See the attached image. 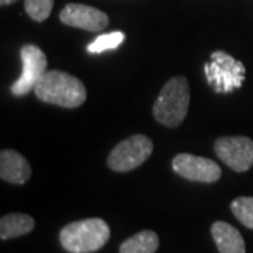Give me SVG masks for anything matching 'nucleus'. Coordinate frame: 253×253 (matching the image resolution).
Listing matches in <instances>:
<instances>
[{"label": "nucleus", "instance_id": "obj_7", "mask_svg": "<svg viewBox=\"0 0 253 253\" xmlns=\"http://www.w3.org/2000/svg\"><path fill=\"white\" fill-rule=\"evenodd\" d=\"M219 161L235 172H246L253 166V141L248 136H222L214 145Z\"/></svg>", "mask_w": 253, "mask_h": 253}, {"label": "nucleus", "instance_id": "obj_4", "mask_svg": "<svg viewBox=\"0 0 253 253\" xmlns=\"http://www.w3.org/2000/svg\"><path fill=\"white\" fill-rule=\"evenodd\" d=\"M204 72L208 84L217 93H231L244 84L246 69L244 63L231 55L215 51L204 65Z\"/></svg>", "mask_w": 253, "mask_h": 253}, {"label": "nucleus", "instance_id": "obj_14", "mask_svg": "<svg viewBox=\"0 0 253 253\" xmlns=\"http://www.w3.org/2000/svg\"><path fill=\"white\" fill-rule=\"evenodd\" d=\"M231 210L239 222L253 229V197H238L232 201Z\"/></svg>", "mask_w": 253, "mask_h": 253}, {"label": "nucleus", "instance_id": "obj_12", "mask_svg": "<svg viewBox=\"0 0 253 253\" xmlns=\"http://www.w3.org/2000/svg\"><path fill=\"white\" fill-rule=\"evenodd\" d=\"M36 226L33 217L27 214H7L0 219V238L3 241L30 234Z\"/></svg>", "mask_w": 253, "mask_h": 253}, {"label": "nucleus", "instance_id": "obj_9", "mask_svg": "<svg viewBox=\"0 0 253 253\" xmlns=\"http://www.w3.org/2000/svg\"><path fill=\"white\" fill-rule=\"evenodd\" d=\"M59 18L66 26L82 28L93 33L101 31L103 28L109 26V16L104 11L79 3L66 4L61 11Z\"/></svg>", "mask_w": 253, "mask_h": 253}, {"label": "nucleus", "instance_id": "obj_10", "mask_svg": "<svg viewBox=\"0 0 253 253\" xmlns=\"http://www.w3.org/2000/svg\"><path fill=\"white\" fill-rule=\"evenodd\" d=\"M0 177L13 184H24L31 177V166L23 155L3 149L0 152Z\"/></svg>", "mask_w": 253, "mask_h": 253}, {"label": "nucleus", "instance_id": "obj_15", "mask_svg": "<svg viewBox=\"0 0 253 253\" xmlns=\"http://www.w3.org/2000/svg\"><path fill=\"white\" fill-rule=\"evenodd\" d=\"M124 41V34L120 31H114L110 34L100 36L96 41H93L90 45L87 46V51L91 54H100L107 49H114L117 48L121 42Z\"/></svg>", "mask_w": 253, "mask_h": 253}, {"label": "nucleus", "instance_id": "obj_5", "mask_svg": "<svg viewBox=\"0 0 253 253\" xmlns=\"http://www.w3.org/2000/svg\"><path fill=\"white\" fill-rule=\"evenodd\" d=\"M154 144L146 135H132L114 146L107 158V165L114 172H129L141 166L152 155Z\"/></svg>", "mask_w": 253, "mask_h": 253}, {"label": "nucleus", "instance_id": "obj_13", "mask_svg": "<svg viewBox=\"0 0 253 253\" xmlns=\"http://www.w3.org/2000/svg\"><path fill=\"white\" fill-rule=\"evenodd\" d=\"M159 248V236L154 231H141L120 246V253H155Z\"/></svg>", "mask_w": 253, "mask_h": 253}, {"label": "nucleus", "instance_id": "obj_6", "mask_svg": "<svg viewBox=\"0 0 253 253\" xmlns=\"http://www.w3.org/2000/svg\"><path fill=\"white\" fill-rule=\"evenodd\" d=\"M23 72L17 81L11 86V93L14 96H24L28 91L34 90L37 83L42 79L46 72V55L37 45L27 44L20 51Z\"/></svg>", "mask_w": 253, "mask_h": 253}, {"label": "nucleus", "instance_id": "obj_2", "mask_svg": "<svg viewBox=\"0 0 253 253\" xmlns=\"http://www.w3.org/2000/svg\"><path fill=\"white\" fill-rule=\"evenodd\" d=\"M110 238V226L101 218H87L63 226L59 241L69 253H93L101 249Z\"/></svg>", "mask_w": 253, "mask_h": 253}, {"label": "nucleus", "instance_id": "obj_3", "mask_svg": "<svg viewBox=\"0 0 253 253\" xmlns=\"http://www.w3.org/2000/svg\"><path fill=\"white\" fill-rule=\"evenodd\" d=\"M190 104L189 82L183 76L172 78L162 87L154 104V117L166 126H180Z\"/></svg>", "mask_w": 253, "mask_h": 253}, {"label": "nucleus", "instance_id": "obj_8", "mask_svg": "<svg viewBox=\"0 0 253 253\" xmlns=\"http://www.w3.org/2000/svg\"><path fill=\"white\" fill-rule=\"evenodd\" d=\"M173 170L179 176L193 181L215 183L221 179V169L217 163L196 155L179 154L172 162Z\"/></svg>", "mask_w": 253, "mask_h": 253}, {"label": "nucleus", "instance_id": "obj_11", "mask_svg": "<svg viewBox=\"0 0 253 253\" xmlns=\"http://www.w3.org/2000/svg\"><path fill=\"white\" fill-rule=\"evenodd\" d=\"M211 234L219 253H246L244 238L235 226L217 221L211 226Z\"/></svg>", "mask_w": 253, "mask_h": 253}, {"label": "nucleus", "instance_id": "obj_16", "mask_svg": "<svg viewBox=\"0 0 253 253\" xmlns=\"http://www.w3.org/2000/svg\"><path fill=\"white\" fill-rule=\"evenodd\" d=\"M24 6L27 14L33 20L44 21L52 11L54 0H24Z\"/></svg>", "mask_w": 253, "mask_h": 253}, {"label": "nucleus", "instance_id": "obj_1", "mask_svg": "<svg viewBox=\"0 0 253 253\" xmlns=\"http://www.w3.org/2000/svg\"><path fill=\"white\" fill-rule=\"evenodd\" d=\"M34 91L41 101L65 109H76L87 97L83 82L62 71H46Z\"/></svg>", "mask_w": 253, "mask_h": 253}, {"label": "nucleus", "instance_id": "obj_17", "mask_svg": "<svg viewBox=\"0 0 253 253\" xmlns=\"http://www.w3.org/2000/svg\"><path fill=\"white\" fill-rule=\"evenodd\" d=\"M16 0H0V4L1 6H6V4H11V3H14Z\"/></svg>", "mask_w": 253, "mask_h": 253}]
</instances>
